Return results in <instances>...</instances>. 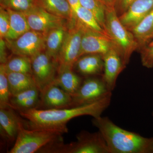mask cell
Instances as JSON below:
<instances>
[{
    "label": "cell",
    "mask_w": 153,
    "mask_h": 153,
    "mask_svg": "<svg viewBox=\"0 0 153 153\" xmlns=\"http://www.w3.org/2000/svg\"><path fill=\"white\" fill-rule=\"evenodd\" d=\"M112 94L94 102L80 106L61 109L33 108L19 111L27 120L26 127L30 129L60 128L68 130L66 124L74 118L83 115L93 118L101 116L111 102Z\"/></svg>",
    "instance_id": "obj_1"
},
{
    "label": "cell",
    "mask_w": 153,
    "mask_h": 153,
    "mask_svg": "<svg viewBox=\"0 0 153 153\" xmlns=\"http://www.w3.org/2000/svg\"><path fill=\"white\" fill-rule=\"evenodd\" d=\"M92 122L104 138L110 153H153V137L124 129L108 117L93 118Z\"/></svg>",
    "instance_id": "obj_2"
},
{
    "label": "cell",
    "mask_w": 153,
    "mask_h": 153,
    "mask_svg": "<svg viewBox=\"0 0 153 153\" xmlns=\"http://www.w3.org/2000/svg\"><path fill=\"white\" fill-rule=\"evenodd\" d=\"M104 30L126 65L133 53L138 49V45L131 31L120 22L115 7H106Z\"/></svg>",
    "instance_id": "obj_3"
},
{
    "label": "cell",
    "mask_w": 153,
    "mask_h": 153,
    "mask_svg": "<svg viewBox=\"0 0 153 153\" xmlns=\"http://www.w3.org/2000/svg\"><path fill=\"white\" fill-rule=\"evenodd\" d=\"M68 130L60 128L30 129L21 126L15 144L9 153H34L62 137Z\"/></svg>",
    "instance_id": "obj_4"
},
{
    "label": "cell",
    "mask_w": 153,
    "mask_h": 153,
    "mask_svg": "<svg viewBox=\"0 0 153 153\" xmlns=\"http://www.w3.org/2000/svg\"><path fill=\"white\" fill-rule=\"evenodd\" d=\"M76 141L65 144L63 141L55 147L54 153H110L100 132L82 131L76 136Z\"/></svg>",
    "instance_id": "obj_5"
},
{
    "label": "cell",
    "mask_w": 153,
    "mask_h": 153,
    "mask_svg": "<svg viewBox=\"0 0 153 153\" xmlns=\"http://www.w3.org/2000/svg\"><path fill=\"white\" fill-rule=\"evenodd\" d=\"M84 32L83 26L77 21L74 26L68 28L57 57V73L65 69L74 68V64L80 57Z\"/></svg>",
    "instance_id": "obj_6"
},
{
    "label": "cell",
    "mask_w": 153,
    "mask_h": 153,
    "mask_svg": "<svg viewBox=\"0 0 153 153\" xmlns=\"http://www.w3.org/2000/svg\"><path fill=\"white\" fill-rule=\"evenodd\" d=\"M112 94L106 83L101 77L87 76L83 81L77 91L72 96L71 107L94 102Z\"/></svg>",
    "instance_id": "obj_7"
},
{
    "label": "cell",
    "mask_w": 153,
    "mask_h": 153,
    "mask_svg": "<svg viewBox=\"0 0 153 153\" xmlns=\"http://www.w3.org/2000/svg\"><path fill=\"white\" fill-rule=\"evenodd\" d=\"M46 34L30 30L13 41H6L7 47L13 55L32 58L45 51Z\"/></svg>",
    "instance_id": "obj_8"
},
{
    "label": "cell",
    "mask_w": 153,
    "mask_h": 153,
    "mask_svg": "<svg viewBox=\"0 0 153 153\" xmlns=\"http://www.w3.org/2000/svg\"><path fill=\"white\" fill-rule=\"evenodd\" d=\"M31 59L32 76L36 86L41 91L54 82L57 76L58 65L45 51Z\"/></svg>",
    "instance_id": "obj_9"
},
{
    "label": "cell",
    "mask_w": 153,
    "mask_h": 153,
    "mask_svg": "<svg viewBox=\"0 0 153 153\" xmlns=\"http://www.w3.org/2000/svg\"><path fill=\"white\" fill-rule=\"evenodd\" d=\"M31 30L46 34L50 30L68 25L65 19L57 16L37 6L24 13Z\"/></svg>",
    "instance_id": "obj_10"
},
{
    "label": "cell",
    "mask_w": 153,
    "mask_h": 153,
    "mask_svg": "<svg viewBox=\"0 0 153 153\" xmlns=\"http://www.w3.org/2000/svg\"><path fill=\"white\" fill-rule=\"evenodd\" d=\"M72 97L54 83L40 91V101L36 109H52L71 108Z\"/></svg>",
    "instance_id": "obj_11"
},
{
    "label": "cell",
    "mask_w": 153,
    "mask_h": 153,
    "mask_svg": "<svg viewBox=\"0 0 153 153\" xmlns=\"http://www.w3.org/2000/svg\"><path fill=\"white\" fill-rule=\"evenodd\" d=\"M83 27L80 57L88 54H98L102 56L110 49L116 48L108 36Z\"/></svg>",
    "instance_id": "obj_12"
},
{
    "label": "cell",
    "mask_w": 153,
    "mask_h": 153,
    "mask_svg": "<svg viewBox=\"0 0 153 153\" xmlns=\"http://www.w3.org/2000/svg\"><path fill=\"white\" fill-rule=\"evenodd\" d=\"M104 70L102 77L110 91L116 87L118 76L125 68L119 52L116 48H112L102 56Z\"/></svg>",
    "instance_id": "obj_13"
},
{
    "label": "cell",
    "mask_w": 153,
    "mask_h": 153,
    "mask_svg": "<svg viewBox=\"0 0 153 153\" xmlns=\"http://www.w3.org/2000/svg\"><path fill=\"white\" fill-rule=\"evenodd\" d=\"M153 10V0H134L119 18L123 25L131 31Z\"/></svg>",
    "instance_id": "obj_14"
},
{
    "label": "cell",
    "mask_w": 153,
    "mask_h": 153,
    "mask_svg": "<svg viewBox=\"0 0 153 153\" xmlns=\"http://www.w3.org/2000/svg\"><path fill=\"white\" fill-rule=\"evenodd\" d=\"M12 108H0V133L8 141H16L21 126L25 124Z\"/></svg>",
    "instance_id": "obj_15"
},
{
    "label": "cell",
    "mask_w": 153,
    "mask_h": 153,
    "mask_svg": "<svg viewBox=\"0 0 153 153\" xmlns=\"http://www.w3.org/2000/svg\"><path fill=\"white\" fill-rule=\"evenodd\" d=\"M74 68L76 72L83 76L102 75L104 70L103 57L98 54L82 55L74 64Z\"/></svg>",
    "instance_id": "obj_16"
},
{
    "label": "cell",
    "mask_w": 153,
    "mask_h": 153,
    "mask_svg": "<svg viewBox=\"0 0 153 153\" xmlns=\"http://www.w3.org/2000/svg\"><path fill=\"white\" fill-rule=\"evenodd\" d=\"M40 91L35 86L11 96L10 107L19 111L37 108L40 101Z\"/></svg>",
    "instance_id": "obj_17"
},
{
    "label": "cell",
    "mask_w": 153,
    "mask_h": 153,
    "mask_svg": "<svg viewBox=\"0 0 153 153\" xmlns=\"http://www.w3.org/2000/svg\"><path fill=\"white\" fill-rule=\"evenodd\" d=\"M68 28V25H63L52 29L46 33L45 52L57 62Z\"/></svg>",
    "instance_id": "obj_18"
},
{
    "label": "cell",
    "mask_w": 153,
    "mask_h": 153,
    "mask_svg": "<svg viewBox=\"0 0 153 153\" xmlns=\"http://www.w3.org/2000/svg\"><path fill=\"white\" fill-rule=\"evenodd\" d=\"M37 5L50 13L65 19L69 27L74 26L71 7L67 0H37Z\"/></svg>",
    "instance_id": "obj_19"
},
{
    "label": "cell",
    "mask_w": 153,
    "mask_h": 153,
    "mask_svg": "<svg viewBox=\"0 0 153 153\" xmlns=\"http://www.w3.org/2000/svg\"><path fill=\"white\" fill-rule=\"evenodd\" d=\"M83 79L74 72V68H68L58 72L53 83L72 96L79 89Z\"/></svg>",
    "instance_id": "obj_20"
},
{
    "label": "cell",
    "mask_w": 153,
    "mask_h": 153,
    "mask_svg": "<svg viewBox=\"0 0 153 153\" xmlns=\"http://www.w3.org/2000/svg\"><path fill=\"white\" fill-rule=\"evenodd\" d=\"M6 9L10 16V26L8 33L4 38L5 40L6 41L15 40L31 30L24 13Z\"/></svg>",
    "instance_id": "obj_21"
},
{
    "label": "cell",
    "mask_w": 153,
    "mask_h": 153,
    "mask_svg": "<svg viewBox=\"0 0 153 153\" xmlns=\"http://www.w3.org/2000/svg\"><path fill=\"white\" fill-rule=\"evenodd\" d=\"M139 51L153 40V10L131 30Z\"/></svg>",
    "instance_id": "obj_22"
},
{
    "label": "cell",
    "mask_w": 153,
    "mask_h": 153,
    "mask_svg": "<svg viewBox=\"0 0 153 153\" xmlns=\"http://www.w3.org/2000/svg\"><path fill=\"white\" fill-rule=\"evenodd\" d=\"M6 72L11 96L36 86L33 76L31 74Z\"/></svg>",
    "instance_id": "obj_23"
},
{
    "label": "cell",
    "mask_w": 153,
    "mask_h": 153,
    "mask_svg": "<svg viewBox=\"0 0 153 153\" xmlns=\"http://www.w3.org/2000/svg\"><path fill=\"white\" fill-rule=\"evenodd\" d=\"M75 16L76 21L85 28L107 36L105 30L102 27L91 11L80 6L76 10Z\"/></svg>",
    "instance_id": "obj_24"
},
{
    "label": "cell",
    "mask_w": 153,
    "mask_h": 153,
    "mask_svg": "<svg viewBox=\"0 0 153 153\" xmlns=\"http://www.w3.org/2000/svg\"><path fill=\"white\" fill-rule=\"evenodd\" d=\"M4 64L7 72H17L32 75V63L30 57L14 55V56L9 57L7 62Z\"/></svg>",
    "instance_id": "obj_25"
},
{
    "label": "cell",
    "mask_w": 153,
    "mask_h": 153,
    "mask_svg": "<svg viewBox=\"0 0 153 153\" xmlns=\"http://www.w3.org/2000/svg\"><path fill=\"white\" fill-rule=\"evenodd\" d=\"M80 6L91 11L104 29L106 7L101 0H79Z\"/></svg>",
    "instance_id": "obj_26"
},
{
    "label": "cell",
    "mask_w": 153,
    "mask_h": 153,
    "mask_svg": "<svg viewBox=\"0 0 153 153\" xmlns=\"http://www.w3.org/2000/svg\"><path fill=\"white\" fill-rule=\"evenodd\" d=\"M11 94L4 64L0 65V108L10 107Z\"/></svg>",
    "instance_id": "obj_27"
},
{
    "label": "cell",
    "mask_w": 153,
    "mask_h": 153,
    "mask_svg": "<svg viewBox=\"0 0 153 153\" xmlns=\"http://www.w3.org/2000/svg\"><path fill=\"white\" fill-rule=\"evenodd\" d=\"M0 3L5 8L23 13L38 6L37 0H0Z\"/></svg>",
    "instance_id": "obj_28"
},
{
    "label": "cell",
    "mask_w": 153,
    "mask_h": 153,
    "mask_svg": "<svg viewBox=\"0 0 153 153\" xmlns=\"http://www.w3.org/2000/svg\"><path fill=\"white\" fill-rule=\"evenodd\" d=\"M143 66L148 68L153 67V40L140 50Z\"/></svg>",
    "instance_id": "obj_29"
},
{
    "label": "cell",
    "mask_w": 153,
    "mask_h": 153,
    "mask_svg": "<svg viewBox=\"0 0 153 153\" xmlns=\"http://www.w3.org/2000/svg\"><path fill=\"white\" fill-rule=\"evenodd\" d=\"M10 18L8 12L4 7H0V37L4 39L8 33Z\"/></svg>",
    "instance_id": "obj_30"
},
{
    "label": "cell",
    "mask_w": 153,
    "mask_h": 153,
    "mask_svg": "<svg viewBox=\"0 0 153 153\" xmlns=\"http://www.w3.org/2000/svg\"><path fill=\"white\" fill-rule=\"evenodd\" d=\"M134 1V0H117V8H115L117 13H118L119 15L120 16L126 12L129 6Z\"/></svg>",
    "instance_id": "obj_31"
},
{
    "label": "cell",
    "mask_w": 153,
    "mask_h": 153,
    "mask_svg": "<svg viewBox=\"0 0 153 153\" xmlns=\"http://www.w3.org/2000/svg\"><path fill=\"white\" fill-rule=\"evenodd\" d=\"M0 45H1V56H0V62L1 64H5L7 62L9 57H7L6 52V47H7L5 40L4 38L0 39Z\"/></svg>",
    "instance_id": "obj_32"
},
{
    "label": "cell",
    "mask_w": 153,
    "mask_h": 153,
    "mask_svg": "<svg viewBox=\"0 0 153 153\" xmlns=\"http://www.w3.org/2000/svg\"><path fill=\"white\" fill-rule=\"evenodd\" d=\"M71 7L72 10V16H73V25L76 23V16L75 13L77 8L80 6L79 0H67Z\"/></svg>",
    "instance_id": "obj_33"
},
{
    "label": "cell",
    "mask_w": 153,
    "mask_h": 153,
    "mask_svg": "<svg viewBox=\"0 0 153 153\" xmlns=\"http://www.w3.org/2000/svg\"><path fill=\"white\" fill-rule=\"evenodd\" d=\"M106 7H115L117 0H101Z\"/></svg>",
    "instance_id": "obj_34"
},
{
    "label": "cell",
    "mask_w": 153,
    "mask_h": 153,
    "mask_svg": "<svg viewBox=\"0 0 153 153\" xmlns=\"http://www.w3.org/2000/svg\"><path fill=\"white\" fill-rule=\"evenodd\" d=\"M152 116H153V111L152 112Z\"/></svg>",
    "instance_id": "obj_35"
}]
</instances>
